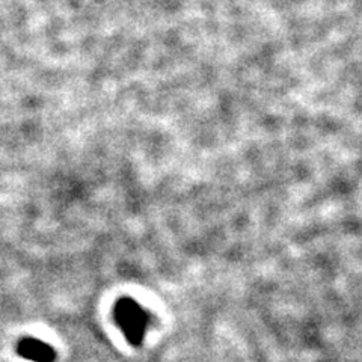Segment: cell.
Segmentation results:
<instances>
[{
    "mask_svg": "<svg viewBox=\"0 0 362 362\" xmlns=\"http://www.w3.org/2000/svg\"><path fill=\"white\" fill-rule=\"evenodd\" d=\"M115 320L127 341L133 346L142 343L148 326V314L134 299L124 298L115 307Z\"/></svg>",
    "mask_w": 362,
    "mask_h": 362,
    "instance_id": "1",
    "label": "cell"
},
{
    "mask_svg": "<svg viewBox=\"0 0 362 362\" xmlns=\"http://www.w3.org/2000/svg\"><path fill=\"white\" fill-rule=\"evenodd\" d=\"M18 354L33 362H53L56 356L52 346L37 338L21 339L18 344Z\"/></svg>",
    "mask_w": 362,
    "mask_h": 362,
    "instance_id": "2",
    "label": "cell"
}]
</instances>
